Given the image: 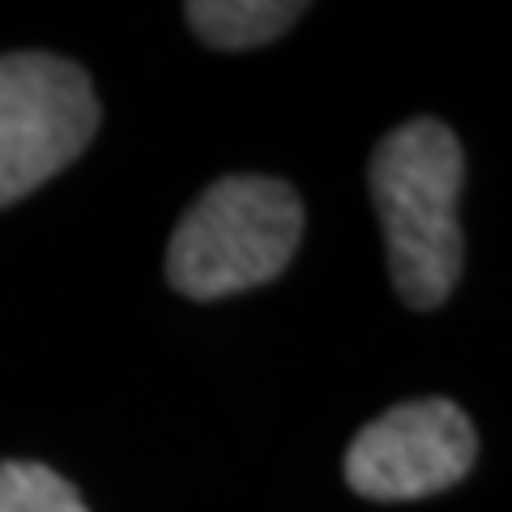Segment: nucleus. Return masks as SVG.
Segmentation results:
<instances>
[{
    "label": "nucleus",
    "instance_id": "nucleus-1",
    "mask_svg": "<svg viewBox=\"0 0 512 512\" xmlns=\"http://www.w3.org/2000/svg\"><path fill=\"white\" fill-rule=\"evenodd\" d=\"M466 154L457 133L436 116L406 120L376 146L367 163L393 291L410 308L431 312L457 291L466 235L457 222Z\"/></svg>",
    "mask_w": 512,
    "mask_h": 512
},
{
    "label": "nucleus",
    "instance_id": "nucleus-5",
    "mask_svg": "<svg viewBox=\"0 0 512 512\" xmlns=\"http://www.w3.org/2000/svg\"><path fill=\"white\" fill-rule=\"evenodd\" d=\"M303 13L308 5H299V0L295 5L291 0H192L184 5L192 35L218 52H248V47L274 43Z\"/></svg>",
    "mask_w": 512,
    "mask_h": 512
},
{
    "label": "nucleus",
    "instance_id": "nucleus-4",
    "mask_svg": "<svg viewBox=\"0 0 512 512\" xmlns=\"http://www.w3.org/2000/svg\"><path fill=\"white\" fill-rule=\"evenodd\" d=\"M478 436L470 414L448 397H414L359 427L346 448V483L363 500H427L474 470Z\"/></svg>",
    "mask_w": 512,
    "mask_h": 512
},
{
    "label": "nucleus",
    "instance_id": "nucleus-2",
    "mask_svg": "<svg viewBox=\"0 0 512 512\" xmlns=\"http://www.w3.org/2000/svg\"><path fill=\"white\" fill-rule=\"evenodd\" d=\"M303 239L299 192L274 175H222L180 214L167 244V282L210 303L274 282Z\"/></svg>",
    "mask_w": 512,
    "mask_h": 512
},
{
    "label": "nucleus",
    "instance_id": "nucleus-6",
    "mask_svg": "<svg viewBox=\"0 0 512 512\" xmlns=\"http://www.w3.org/2000/svg\"><path fill=\"white\" fill-rule=\"evenodd\" d=\"M0 512H90L69 478L39 461H0Z\"/></svg>",
    "mask_w": 512,
    "mask_h": 512
},
{
    "label": "nucleus",
    "instance_id": "nucleus-3",
    "mask_svg": "<svg viewBox=\"0 0 512 512\" xmlns=\"http://www.w3.org/2000/svg\"><path fill=\"white\" fill-rule=\"evenodd\" d=\"M99 120L103 107L82 64L52 52L0 56V210L86 154Z\"/></svg>",
    "mask_w": 512,
    "mask_h": 512
}]
</instances>
